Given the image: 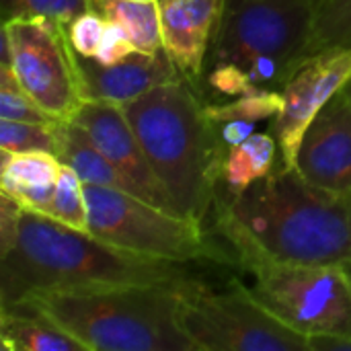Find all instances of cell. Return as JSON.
<instances>
[{"label": "cell", "mask_w": 351, "mask_h": 351, "mask_svg": "<svg viewBox=\"0 0 351 351\" xmlns=\"http://www.w3.org/2000/svg\"><path fill=\"white\" fill-rule=\"evenodd\" d=\"M214 230L228 247L247 245L286 263L346 265L351 261V193L306 181L278 165L239 195H216Z\"/></svg>", "instance_id": "6da1fadb"}, {"label": "cell", "mask_w": 351, "mask_h": 351, "mask_svg": "<svg viewBox=\"0 0 351 351\" xmlns=\"http://www.w3.org/2000/svg\"><path fill=\"white\" fill-rule=\"evenodd\" d=\"M185 265L125 251L88 230L21 210L16 234L0 251V306L39 290L181 284L193 280Z\"/></svg>", "instance_id": "7a4b0ae2"}, {"label": "cell", "mask_w": 351, "mask_h": 351, "mask_svg": "<svg viewBox=\"0 0 351 351\" xmlns=\"http://www.w3.org/2000/svg\"><path fill=\"white\" fill-rule=\"evenodd\" d=\"M202 90L185 78L160 84L121 109L156 177L183 216L212 214L226 148L206 115Z\"/></svg>", "instance_id": "3957f363"}, {"label": "cell", "mask_w": 351, "mask_h": 351, "mask_svg": "<svg viewBox=\"0 0 351 351\" xmlns=\"http://www.w3.org/2000/svg\"><path fill=\"white\" fill-rule=\"evenodd\" d=\"M317 6L319 0H224L202 84L226 99L282 90L304 60Z\"/></svg>", "instance_id": "277c9868"}, {"label": "cell", "mask_w": 351, "mask_h": 351, "mask_svg": "<svg viewBox=\"0 0 351 351\" xmlns=\"http://www.w3.org/2000/svg\"><path fill=\"white\" fill-rule=\"evenodd\" d=\"M187 282L39 290L21 302L45 315L86 351H197L179 321Z\"/></svg>", "instance_id": "5b68a950"}, {"label": "cell", "mask_w": 351, "mask_h": 351, "mask_svg": "<svg viewBox=\"0 0 351 351\" xmlns=\"http://www.w3.org/2000/svg\"><path fill=\"white\" fill-rule=\"evenodd\" d=\"M228 251L253 278L257 300L288 327L306 337L351 335V278L343 265L276 261L247 245Z\"/></svg>", "instance_id": "8992f818"}, {"label": "cell", "mask_w": 351, "mask_h": 351, "mask_svg": "<svg viewBox=\"0 0 351 351\" xmlns=\"http://www.w3.org/2000/svg\"><path fill=\"white\" fill-rule=\"evenodd\" d=\"M88 232L125 251L177 263H234L228 249L212 243L204 222L162 210L128 191L86 185Z\"/></svg>", "instance_id": "52a82bcc"}, {"label": "cell", "mask_w": 351, "mask_h": 351, "mask_svg": "<svg viewBox=\"0 0 351 351\" xmlns=\"http://www.w3.org/2000/svg\"><path fill=\"white\" fill-rule=\"evenodd\" d=\"M179 321L197 351H311L306 335L278 319L239 280L226 290L187 282Z\"/></svg>", "instance_id": "ba28073f"}, {"label": "cell", "mask_w": 351, "mask_h": 351, "mask_svg": "<svg viewBox=\"0 0 351 351\" xmlns=\"http://www.w3.org/2000/svg\"><path fill=\"white\" fill-rule=\"evenodd\" d=\"M2 43V64L10 66L23 90L56 121H70L84 101L66 25L10 19L4 21Z\"/></svg>", "instance_id": "9c48e42d"}, {"label": "cell", "mask_w": 351, "mask_h": 351, "mask_svg": "<svg viewBox=\"0 0 351 351\" xmlns=\"http://www.w3.org/2000/svg\"><path fill=\"white\" fill-rule=\"evenodd\" d=\"M351 80V47L321 51L304 60L282 88L284 107L269 123L280 146V165L296 167L302 136L317 113Z\"/></svg>", "instance_id": "30bf717a"}, {"label": "cell", "mask_w": 351, "mask_h": 351, "mask_svg": "<svg viewBox=\"0 0 351 351\" xmlns=\"http://www.w3.org/2000/svg\"><path fill=\"white\" fill-rule=\"evenodd\" d=\"M95 142V146L119 169L132 193L162 210L181 214L171 193L156 177L134 128L117 105L84 101L72 117Z\"/></svg>", "instance_id": "8fae6325"}, {"label": "cell", "mask_w": 351, "mask_h": 351, "mask_svg": "<svg viewBox=\"0 0 351 351\" xmlns=\"http://www.w3.org/2000/svg\"><path fill=\"white\" fill-rule=\"evenodd\" d=\"M296 169L313 185L351 193V97L341 88L306 128Z\"/></svg>", "instance_id": "7c38bea8"}, {"label": "cell", "mask_w": 351, "mask_h": 351, "mask_svg": "<svg viewBox=\"0 0 351 351\" xmlns=\"http://www.w3.org/2000/svg\"><path fill=\"white\" fill-rule=\"evenodd\" d=\"M76 70L82 101H97L123 107L148 90L183 78L169 53L162 49L134 51L117 64H99L95 58L76 53Z\"/></svg>", "instance_id": "4fadbf2b"}, {"label": "cell", "mask_w": 351, "mask_h": 351, "mask_svg": "<svg viewBox=\"0 0 351 351\" xmlns=\"http://www.w3.org/2000/svg\"><path fill=\"white\" fill-rule=\"evenodd\" d=\"M162 47L185 80L199 88L224 0H156Z\"/></svg>", "instance_id": "5bb4252c"}, {"label": "cell", "mask_w": 351, "mask_h": 351, "mask_svg": "<svg viewBox=\"0 0 351 351\" xmlns=\"http://www.w3.org/2000/svg\"><path fill=\"white\" fill-rule=\"evenodd\" d=\"M0 191L12 197L23 210L47 216L62 169L60 158L43 150H0Z\"/></svg>", "instance_id": "9a60e30c"}, {"label": "cell", "mask_w": 351, "mask_h": 351, "mask_svg": "<svg viewBox=\"0 0 351 351\" xmlns=\"http://www.w3.org/2000/svg\"><path fill=\"white\" fill-rule=\"evenodd\" d=\"M0 339L8 351H86L80 341L27 302L2 306Z\"/></svg>", "instance_id": "2e32d148"}, {"label": "cell", "mask_w": 351, "mask_h": 351, "mask_svg": "<svg viewBox=\"0 0 351 351\" xmlns=\"http://www.w3.org/2000/svg\"><path fill=\"white\" fill-rule=\"evenodd\" d=\"M280 165V146L267 134H253L245 142L226 148L220 165L218 193L239 195L253 183L265 179Z\"/></svg>", "instance_id": "e0dca14e"}, {"label": "cell", "mask_w": 351, "mask_h": 351, "mask_svg": "<svg viewBox=\"0 0 351 351\" xmlns=\"http://www.w3.org/2000/svg\"><path fill=\"white\" fill-rule=\"evenodd\" d=\"M60 162L76 171V175L86 185H99L109 189H119L132 193L125 177L119 169L95 146L88 134L76 121H62L58 125V150ZM134 195V193H132Z\"/></svg>", "instance_id": "ac0fdd59"}, {"label": "cell", "mask_w": 351, "mask_h": 351, "mask_svg": "<svg viewBox=\"0 0 351 351\" xmlns=\"http://www.w3.org/2000/svg\"><path fill=\"white\" fill-rule=\"evenodd\" d=\"M90 8L101 12L109 23L119 25L132 39L138 51L162 49L160 12L156 2L136 0H90Z\"/></svg>", "instance_id": "d6986e66"}, {"label": "cell", "mask_w": 351, "mask_h": 351, "mask_svg": "<svg viewBox=\"0 0 351 351\" xmlns=\"http://www.w3.org/2000/svg\"><path fill=\"white\" fill-rule=\"evenodd\" d=\"M337 47H351V0H319L304 60Z\"/></svg>", "instance_id": "ffe728a7"}, {"label": "cell", "mask_w": 351, "mask_h": 351, "mask_svg": "<svg viewBox=\"0 0 351 351\" xmlns=\"http://www.w3.org/2000/svg\"><path fill=\"white\" fill-rule=\"evenodd\" d=\"M284 107V95L282 90H259L234 97V101L226 103H212L206 101V115L216 125L234 121V119H249V121H261V119H274Z\"/></svg>", "instance_id": "44dd1931"}, {"label": "cell", "mask_w": 351, "mask_h": 351, "mask_svg": "<svg viewBox=\"0 0 351 351\" xmlns=\"http://www.w3.org/2000/svg\"><path fill=\"white\" fill-rule=\"evenodd\" d=\"M49 218L78 230H88V202L82 179L74 169L62 162L53 202L49 208Z\"/></svg>", "instance_id": "7402d4cb"}, {"label": "cell", "mask_w": 351, "mask_h": 351, "mask_svg": "<svg viewBox=\"0 0 351 351\" xmlns=\"http://www.w3.org/2000/svg\"><path fill=\"white\" fill-rule=\"evenodd\" d=\"M58 125L0 119V150H4V152L43 150V152L56 154V150H58Z\"/></svg>", "instance_id": "603a6c76"}, {"label": "cell", "mask_w": 351, "mask_h": 351, "mask_svg": "<svg viewBox=\"0 0 351 351\" xmlns=\"http://www.w3.org/2000/svg\"><path fill=\"white\" fill-rule=\"evenodd\" d=\"M0 119L31 121V123H45V125L60 123L23 90L8 64L0 66Z\"/></svg>", "instance_id": "cb8c5ba5"}, {"label": "cell", "mask_w": 351, "mask_h": 351, "mask_svg": "<svg viewBox=\"0 0 351 351\" xmlns=\"http://www.w3.org/2000/svg\"><path fill=\"white\" fill-rule=\"evenodd\" d=\"M90 8V0H2V16L10 19H49L68 25L76 14Z\"/></svg>", "instance_id": "d4e9b609"}, {"label": "cell", "mask_w": 351, "mask_h": 351, "mask_svg": "<svg viewBox=\"0 0 351 351\" xmlns=\"http://www.w3.org/2000/svg\"><path fill=\"white\" fill-rule=\"evenodd\" d=\"M105 27H107V19L101 12L93 10V8L76 14L66 25V33H68V39H70L72 49L78 56L95 58L97 51H99V45H101Z\"/></svg>", "instance_id": "484cf974"}, {"label": "cell", "mask_w": 351, "mask_h": 351, "mask_svg": "<svg viewBox=\"0 0 351 351\" xmlns=\"http://www.w3.org/2000/svg\"><path fill=\"white\" fill-rule=\"evenodd\" d=\"M134 51H138V49L132 43L130 35L119 25L107 21V27H105V33H103V39H101V45H99L95 60L99 64L109 66V64H117V62L125 60Z\"/></svg>", "instance_id": "4316f807"}, {"label": "cell", "mask_w": 351, "mask_h": 351, "mask_svg": "<svg viewBox=\"0 0 351 351\" xmlns=\"http://www.w3.org/2000/svg\"><path fill=\"white\" fill-rule=\"evenodd\" d=\"M255 123L257 121H249V119H234V121H226L218 125V136L224 148H232L241 142H245L249 136L255 134Z\"/></svg>", "instance_id": "83f0119b"}, {"label": "cell", "mask_w": 351, "mask_h": 351, "mask_svg": "<svg viewBox=\"0 0 351 351\" xmlns=\"http://www.w3.org/2000/svg\"><path fill=\"white\" fill-rule=\"evenodd\" d=\"M311 351H351V335H313Z\"/></svg>", "instance_id": "f1b7e54d"}, {"label": "cell", "mask_w": 351, "mask_h": 351, "mask_svg": "<svg viewBox=\"0 0 351 351\" xmlns=\"http://www.w3.org/2000/svg\"><path fill=\"white\" fill-rule=\"evenodd\" d=\"M343 88H346V93H348V95H350V97H351V80H350V82H348V84H346V86H343Z\"/></svg>", "instance_id": "f546056e"}, {"label": "cell", "mask_w": 351, "mask_h": 351, "mask_svg": "<svg viewBox=\"0 0 351 351\" xmlns=\"http://www.w3.org/2000/svg\"><path fill=\"white\" fill-rule=\"evenodd\" d=\"M343 267H346V271H348V274H350V278H351V261H348V263H346V265H343Z\"/></svg>", "instance_id": "4dcf8cb0"}, {"label": "cell", "mask_w": 351, "mask_h": 351, "mask_svg": "<svg viewBox=\"0 0 351 351\" xmlns=\"http://www.w3.org/2000/svg\"><path fill=\"white\" fill-rule=\"evenodd\" d=\"M136 2H156V0H136Z\"/></svg>", "instance_id": "1f68e13d"}]
</instances>
